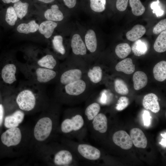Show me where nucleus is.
<instances>
[{
	"label": "nucleus",
	"mask_w": 166,
	"mask_h": 166,
	"mask_svg": "<svg viewBox=\"0 0 166 166\" xmlns=\"http://www.w3.org/2000/svg\"><path fill=\"white\" fill-rule=\"evenodd\" d=\"M166 29V19L159 22L155 26L153 32L156 34H158Z\"/></svg>",
	"instance_id": "37"
},
{
	"label": "nucleus",
	"mask_w": 166,
	"mask_h": 166,
	"mask_svg": "<svg viewBox=\"0 0 166 166\" xmlns=\"http://www.w3.org/2000/svg\"><path fill=\"white\" fill-rule=\"evenodd\" d=\"M65 5L69 8H73L76 5L77 0H63Z\"/></svg>",
	"instance_id": "40"
},
{
	"label": "nucleus",
	"mask_w": 166,
	"mask_h": 166,
	"mask_svg": "<svg viewBox=\"0 0 166 166\" xmlns=\"http://www.w3.org/2000/svg\"><path fill=\"white\" fill-rule=\"evenodd\" d=\"M153 73L155 79L159 81H163L166 79V61H161L154 66Z\"/></svg>",
	"instance_id": "23"
},
{
	"label": "nucleus",
	"mask_w": 166,
	"mask_h": 166,
	"mask_svg": "<svg viewBox=\"0 0 166 166\" xmlns=\"http://www.w3.org/2000/svg\"><path fill=\"white\" fill-rule=\"evenodd\" d=\"M159 0L153 2L151 4L150 7L153 10L152 12L155 14L157 17L162 16L164 14V11L162 9Z\"/></svg>",
	"instance_id": "35"
},
{
	"label": "nucleus",
	"mask_w": 166,
	"mask_h": 166,
	"mask_svg": "<svg viewBox=\"0 0 166 166\" xmlns=\"http://www.w3.org/2000/svg\"><path fill=\"white\" fill-rule=\"evenodd\" d=\"M24 117V113L23 111L21 109L17 110L12 114L6 117L5 126L8 128L17 127L23 121Z\"/></svg>",
	"instance_id": "14"
},
{
	"label": "nucleus",
	"mask_w": 166,
	"mask_h": 166,
	"mask_svg": "<svg viewBox=\"0 0 166 166\" xmlns=\"http://www.w3.org/2000/svg\"><path fill=\"white\" fill-rule=\"evenodd\" d=\"M128 0H117L116 6L120 11H124L126 9Z\"/></svg>",
	"instance_id": "38"
},
{
	"label": "nucleus",
	"mask_w": 166,
	"mask_h": 166,
	"mask_svg": "<svg viewBox=\"0 0 166 166\" xmlns=\"http://www.w3.org/2000/svg\"><path fill=\"white\" fill-rule=\"evenodd\" d=\"M114 87L116 91L122 95H126L129 92L128 86L123 80L120 79H116L114 82Z\"/></svg>",
	"instance_id": "33"
},
{
	"label": "nucleus",
	"mask_w": 166,
	"mask_h": 166,
	"mask_svg": "<svg viewBox=\"0 0 166 166\" xmlns=\"http://www.w3.org/2000/svg\"><path fill=\"white\" fill-rule=\"evenodd\" d=\"M130 137L134 145L138 148H145L147 140L143 131L138 128H132L130 132Z\"/></svg>",
	"instance_id": "12"
},
{
	"label": "nucleus",
	"mask_w": 166,
	"mask_h": 166,
	"mask_svg": "<svg viewBox=\"0 0 166 166\" xmlns=\"http://www.w3.org/2000/svg\"><path fill=\"white\" fill-rule=\"evenodd\" d=\"M62 143L68 147L74 153L79 160L91 163L98 160L101 157V152L98 148L82 141H75L65 138Z\"/></svg>",
	"instance_id": "4"
},
{
	"label": "nucleus",
	"mask_w": 166,
	"mask_h": 166,
	"mask_svg": "<svg viewBox=\"0 0 166 166\" xmlns=\"http://www.w3.org/2000/svg\"><path fill=\"white\" fill-rule=\"evenodd\" d=\"M82 76V72L80 69H71L64 72L61 75L59 81L61 84L65 85L81 79Z\"/></svg>",
	"instance_id": "11"
},
{
	"label": "nucleus",
	"mask_w": 166,
	"mask_h": 166,
	"mask_svg": "<svg viewBox=\"0 0 166 166\" xmlns=\"http://www.w3.org/2000/svg\"><path fill=\"white\" fill-rule=\"evenodd\" d=\"M86 88L85 82L80 79L67 84L65 86V91L68 95L72 96H77L82 94Z\"/></svg>",
	"instance_id": "10"
},
{
	"label": "nucleus",
	"mask_w": 166,
	"mask_h": 166,
	"mask_svg": "<svg viewBox=\"0 0 166 166\" xmlns=\"http://www.w3.org/2000/svg\"><path fill=\"white\" fill-rule=\"evenodd\" d=\"M18 17L12 6H10L6 9L5 15V20L10 26H14L16 22Z\"/></svg>",
	"instance_id": "32"
},
{
	"label": "nucleus",
	"mask_w": 166,
	"mask_h": 166,
	"mask_svg": "<svg viewBox=\"0 0 166 166\" xmlns=\"http://www.w3.org/2000/svg\"><path fill=\"white\" fill-rule=\"evenodd\" d=\"M91 10L96 12H101L105 9L106 0H90Z\"/></svg>",
	"instance_id": "34"
},
{
	"label": "nucleus",
	"mask_w": 166,
	"mask_h": 166,
	"mask_svg": "<svg viewBox=\"0 0 166 166\" xmlns=\"http://www.w3.org/2000/svg\"><path fill=\"white\" fill-rule=\"evenodd\" d=\"M45 3H49L54 2L55 0H37Z\"/></svg>",
	"instance_id": "45"
},
{
	"label": "nucleus",
	"mask_w": 166,
	"mask_h": 166,
	"mask_svg": "<svg viewBox=\"0 0 166 166\" xmlns=\"http://www.w3.org/2000/svg\"><path fill=\"white\" fill-rule=\"evenodd\" d=\"M44 91L42 85L27 80L20 82L11 93L19 109L28 112L35 108L38 100L43 96Z\"/></svg>",
	"instance_id": "2"
},
{
	"label": "nucleus",
	"mask_w": 166,
	"mask_h": 166,
	"mask_svg": "<svg viewBox=\"0 0 166 166\" xmlns=\"http://www.w3.org/2000/svg\"><path fill=\"white\" fill-rule=\"evenodd\" d=\"M60 128L65 138L78 141H83L88 132L83 113L76 109L65 111Z\"/></svg>",
	"instance_id": "1"
},
{
	"label": "nucleus",
	"mask_w": 166,
	"mask_h": 166,
	"mask_svg": "<svg viewBox=\"0 0 166 166\" xmlns=\"http://www.w3.org/2000/svg\"><path fill=\"white\" fill-rule=\"evenodd\" d=\"M87 75L91 81L94 83H97L102 79V70L99 66H94L89 70Z\"/></svg>",
	"instance_id": "27"
},
{
	"label": "nucleus",
	"mask_w": 166,
	"mask_h": 166,
	"mask_svg": "<svg viewBox=\"0 0 166 166\" xmlns=\"http://www.w3.org/2000/svg\"><path fill=\"white\" fill-rule=\"evenodd\" d=\"M129 2L132 13L134 15L140 16L144 13L145 7L140 0H129Z\"/></svg>",
	"instance_id": "31"
},
{
	"label": "nucleus",
	"mask_w": 166,
	"mask_h": 166,
	"mask_svg": "<svg viewBox=\"0 0 166 166\" xmlns=\"http://www.w3.org/2000/svg\"><path fill=\"white\" fill-rule=\"evenodd\" d=\"M133 86L135 90H139L144 87L148 83V77L143 72L137 71L133 76Z\"/></svg>",
	"instance_id": "22"
},
{
	"label": "nucleus",
	"mask_w": 166,
	"mask_h": 166,
	"mask_svg": "<svg viewBox=\"0 0 166 166\" xmlns=\"http://www.w3.org/2000/svg\"><path fill=\"white\" fill-rule=\"evenodd\" d=\"M112 139L115 144L123 149H129L132 147L133 143L130 136L124 131L116 132L113 136Z\"/></svg>",
	"instance_id": "9"
},
{
	"label": "nucleus",
	"mask_w": 166,
	"mask_h": 166,
	"mask_svg": "<svg viewBox=\"0 0 166 166\" xmlns=\"http://www.w3.org/2000/svg\"><path fill=\"white\" fill-rule=\"evenodd\" d=\"M88 131L91 136H93L96 133L104 134L108 128V121L106 115L102 113H99L88 124Z\"/></svg>",
	"instance_id": "7"
},
{
	"label": "nucleus",
	"mask_w": 166,
	"mask_h": 166,
	"mask_svg": "<svg viewBox=\"0 0 166 166\" xmlns=\"http://www.w3.org/2000/svg\"><path fill=\"white\" fill-rule=\"evenodd\" d=\"M44 16L47 20L54 22L61 21L64 18L62 13L56 4L52 5L50 8L47 9L44 13Z\"/></svg>",
	"instance_id": "17"
},
{
	"label": "nucleus",
	"mask_w": 166,
	"mask_h": 166,
	"mask_svg": "<svg viewBox=\"0 0 166 166\" xmlns=\"http://www.w3.org/2000/svg\"><path fill=\"white\" fill-rule=\"evenodd\" d=\"M131 48L127 43H122L118 45L115 49L117 55L121 59L125 58L130 53Z\"/></svg>",
	"instance_id": "29"
},
{
	"label": "nucleus",
	"mask_w": 166,
	"mask_h": 166,
	"mask_svg": "<svg viewBox=\"0 0 166 166\" xmlns=\"http://www.w3.org/2000/svg\"><path fill=\"white\" fill-rule=\"evenodd\" d=\"M154 50L158 53H162L166 50V30L160 33L154 44Z\"/></svg>",
	"instance_id": "26"
},
{
	"label": "nucleus",
	"mask_w": 166,
	"mask_h": 166,
	"mask_svg": "<svg viewBox=\"0 0 166 166\" xmlns=\"http://www.w3.org/2000/svg\"><path fill=\"white\" fill-rule=\"evenodd\" d=\"M2 2L6 4H9L11 3H14L17 2L20 0H2Z\"/></svg>",
	"instance_id": "43"
},
{
	"label": "nucleus",
	"mask_w": 166,
	"mask_h": 166,
	"mask_svg": "<svg viewBox=\"0 0 166 166\" xmlns=\"http://www.w3.org/2000/svg\"><path fill=\"white\" fill-rule=\"evenodd\" d=\"M4 114V108L2 104H0V126L1 125L3 120Z\"/></svg>",
	"instance_id": "41"
},
{
	"label": "nucleus",
	"mask_w": 166,
	"mask_h": 166,
	"mask_svg": "<svg viewBox=\"0 0 166 166\" xmlns=\"http://www.w3.org/2000/svg\"><path fill=\"white\" fill-rule=\"evenodd\" d=\"M53 127V120L50 117L45 116L40 119L34 127V135L38 141H43L50 135Z\"/></svg>",
	"instance_id": "6"
},
{
	"label": "nucleus",
	"mask_w": 166,
	"mask_h": 166,
	"mask_svg": "<svg viewBox=\"0 0 166 166\" xmlns=\"http://www.w3.org/2000/svg\"><path fill=\"white\" fill-rule=\"evenodd\" d=\"M158 97L153 93H150L145 95L143 99L142 104L146 109L149 110L156 113L160 110V108L158 102Z\"/></svg>",
	"instance_id": "13"
},
{
	"label": "nucleus",
	"mask_w": 166,
	"mask_h": 166,
	"mask_svg": "<svg viewBox=\"0 0 166 166\" xmlns=\"http://www.w3.org/2000/svg\"><path fill=\"white\" fill-rule=\"evenodd\" d=\"M143 119L144 126L149 127L151 124L152 117L149 112L146 110H144L142 115Z\"/></svg>",
	"instance_id": "39"
},
{
	"label": "nucleus",
	"mask_w": 166,
	"mask_h": 166,
	"mask_svg": "<svg viewBox=\"0 0 166 166\" xmlns=\"http://www.w3.org/2000/svg\"><path fill=\"white\" fill-rule=\"evenodd\" d=\"M100 109V105L96 102L90 103L86 107L83 113L87 127L88 124L99 113Z\"/></svg>",
	"instance_id": "16"
},
{
	"label": "nucleus",
	"mask_w": 166,
	"mask_h": 166,
	"mask_svg": "<svg viewBox=\"0 0 166 166\" xmlns=\"http://www.w3.org/2000/svg\"><path fill=\"white\" fill-rule=\"evenodd\" d=\"M19 70L17 61L14 59L8 60L3 66L0 71V77L3 83L7 87L8 91L11 93L16 87L17 73Z\"/></svg>",
	"instance_id": "5"
},
{
	"label": "nucleus",
	"mask_w": 166,
	"mask_h": 166,
	"mask_svg": "<svg viewBox=\"0 0 166 166\" xmlns=\"http://www.w3.org/2000/svg\"><path fill=\"white\" fill-rule=\"evenodd\" d=\"M57 23L47 20L43 22L39 26L38 30L40 34L46 38H49L52 35L54 29L57 26Z\"/></svg>",
	"instance_id": "18"
},
{
	"label": "nucleus",
	"mask_w": 166,
	"mask_h": 166,
	"mask_svg": "<svg viewBox=\"0 0 166 166\" xmlns=\"http://www.w3.org/2000/svg\"><path fill=\"white\" fill-rule=\"evenodd\" d=\"M161 136L164 138L161 140L160 143L164 148H166V133L164 134H161Z\"/></svg>",
	"instance_id": "42"
},
{
	"label": "nucleus",
	"mask_w": 166,
	"mask_h": 166,
	"mask_svg": "<svg viewBox=\"0 0 166 166\" xmlns=\"http://www.w3.org/2000/svg\"><path fill=\"white\" fill-rule=\"evenodd\" d=\"M63 42V38L60 35L54 36L52 41L53 47L55 51L62 55L65 53V49Z\"/></svg>",
	"instance_id": "30"
},
{
	"label": "nucleus",
	"mask_w": 166,
	"mask_h": 166,
	"mask_svg": "<svg viewBox=\"0 0 166 166\" xmlns=\"http://www.w3.org/2000/svg\"><path fill=\"white\" fill-rule=\"evenodd\" d=\"M39 25L34 20H32L28 23H22L17 27L18 32L25 34H28L36 32L38 30Z\"/></svg>",
	"instance_id": "24"
},
{
	"label": "nucleus",
	"mask_w": 166,
	"mask_h": 166,
	"mask_svg": "<svg viewBox=\"0 0 166 166\" xmlns=\"http://www.w3.org/2000/svg\"><path fill=\"white\" fill-rule=\"evenodd\" d=\"M132 49L135 55L140 56L145 54L148 49L147 42L143 39H138L132 45Z\"/></svg>",
	"instance_id": "25"
},
{
	"label": "nucleus",
	"mask_w": 166,
	"mask_h": 166,
	"mask_svg": "<svg viewBox=\"0 0 166 166\" xmlns=\"http://www.w3.org/2000/svg\"><path fill=\"white\" fill-rule=\"evenodd\" d=\"M85 40L87 49L91 53L95 52L97 48V42L94 31L92 29L88 30L85 35Z\"/></svg>",
	"instance_id": "21"
},
{
	"label": "nucleus",
	"mask_w": 166,
	"mask_h": 166,
	"mask_svg": "<svg viewBox=\"0 0 166 166\" xmlns=\"http://www.w3.org/2000/svg\"><path fill=\"white\" fill-rule=\"evenodd\" d=\"M18 69L27 80L42 85L54 80L57 76L56 70L35 66L17 61Z\"/></svg>",
	"instance_id": "3"
},
{
	"label": "nucleus",
	"mask_w": 166,
	"mask_h": 166,
	"mask_svg": "<svg viewBox=\"0 0 166 166\" xmlns=\"http://www.w3.org/2000/svg\"><path fill=\"white\" fill-rule=\"evenodd\" d=\"M116 70L130 74L135 70V65L133 64L132 59L130 58H125L118 62L115 67Z\"/></svg>",
	"instance_id": "19"
},
{
	"label": "nucleus",
	"mask_w": 166,
	"mask_h": 166,
	"mask_svg": "<svg viewBox=\"0 0 166 166\" xmlns=\"http://www.w3.org/2000/svg\"><path fill=\"white\" fill-rule=\"evenodd\" d=\"M106 95L104 93H103L101 99V102L102 103H105L106 101Z\"/></svg>",
	"instance_id": "44"
},
{
	"label": "nucleus",
	"mask_w": 166,
	"mask_h": 166,
	"mask_svg": "<svg viewBox=\"0 0 166 166\" xmlns=\"http://www.w3.org/2000/svg\"><path fill=\"white\" fill-rule=\"evenodd\" d=\"M71 45L73 52L74 54L81 55L86 54L87 50L85 45L79 34H76L73 35Z\"/></svg>",
	"instance_id": "15"
},
{
	"label": "nucleus",
	"mask_w": 166,
	"mask_h": 166,
	"mask_svg": "<svg viewBox=\"0 0 166 166\" xmlns=\"http://www.w3.org/2000/svg\"><path fill=\"white\" fill-rule=\"evenodd\" d=\"M145 27L140 25H136L134 26L131 30L126 34L127 38L130 41L133 42L138 39L146 33Z\"/></svg>",
	"instance_id": "20"
},
{
	"label": "nucleus",
	"mask_w": 166,
	"mask_h": 166,
	"mask_svg": "<svg viewBox=\"0 0 166 166\" xmlns=\"http://www.w3.org/2000/svg\"><path fill=\"white\" fill-rule=\"evenodd\" d=\"M129 101L128 98L126 97H121L118 100L116 109L118 111H121L128 106Z\"/></svg>",
	"instance_id": "36"
},
{
	"label": "nucleus",
	"mask_w": 166,
	"mask_h": 166,
	"mask_svg": "<svg viewBox=\"0 0 166 166\" xmlns=\"http://www.w3.org/2000/svg\"><path fill=\"white\" fill-rule=\"evenodd\" d=\"M21 138L20 130L17 127L9 128L1 136L2 143L8 147L18 144L21 141Z\"/></svg>",
	"instance_id": "8"
},
{
	"label": "nucleus",
	"mask_w": 166,
	"mask_h": 166,
	"mask_svg": "<svg viewBox=\"0 0 166 166\" xmlns=\"http://www.w3.org/2000/svg\"><path fill=\"white\" fill-rule=\"evenodd\" d=\"M29 6L28 3L23 2L20 1L14 4L13 7L18 18L20 19H22L26 15Z\"/></svg>",
	"instance_id": "28"
}]
</instances>
